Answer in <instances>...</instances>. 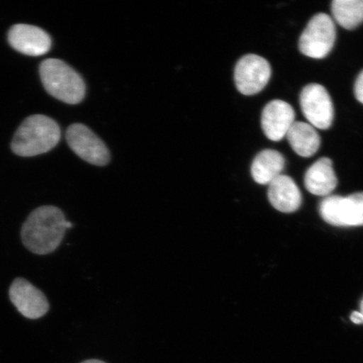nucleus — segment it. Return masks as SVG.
Listing matches in <instances>:
<instances>
[{"mask_svg": "<svg viewBox=\"0 0 363 363\" xmlns=\"http://www.w3.org/2000/svg\"><path fill=\"white\" fill-rule=\"evenodd\" d=\"M72 224L60 208L45 206L35 208L22 225L21 240L30 252L47 255L60 246L67 229Z\"/></svg>", "mask_w": 363, "mask_h": 363, "instance_id": "f257e3e1", "label": "nucleus"}, {"mask_svg": "<svg viewBox=\"0 0 363 363\" xmlns=\"http://www.w3.org/2000/svg\"><path fill=\"white\" fill-rule=\"evenodd\" d=\"M57 122L43 115L29 116L13 136L11 148L18 156L34 157L51 151L60 140Z\"/></svg>", "mask_w": 363, "mask_h": 363, "instance_id": "f03ea898", "label": "nucleus"}, {"mask_svg": "<svg viewBox=\"0 0 363 363\" xmlns=\"http://www.w3.org/2000/svg\"><path fill=\"white\" fill-rule=\"evenodd\" d=\"M40 76L45 89L58 101L69 104L83 101L86 93L84 82L66 62L47 59L40 66Z\"/></svg>", "mask_w": 363, "mask_h": 363, "instance_id": "7ed1b4c3", "label": "nucleus"}, {"mask_svg": "<svg viewBox=\"0 0 363 363\" xmlns=\"http://www.w3.org/2000/svg\"><path fill=\"white\" fill-rule=\"evenodd\" d=\"M337 39L335 21L328 13L313 16L298 40V49L303 55L322 59L328 57Z\"/></svg>", "mask_w": 363, "mask_h": 363, "instance_id": "20e7f679", "label": "nucleus"}, {"mask_svg": "<svg viewBox=\"0 0 363 363\" xmlns=\"http://www.w3.org/2000/svg\"><path fill=\"white\" fill-rule=\"evenodd\" d=\"M320 215L326 223L338 227L363 225V192L347 196L330 195L320 203Z\"/></svg>", "mask_w": 363, "mask_h": 363, "instance_id": "39448f33", "label": "nucleus"}, {"mask_svg": "<svg viewBox=\"0 0 363 363\" xmlns=\"http://www.w3.org/2000/svg\"><path fill=\"white\" fill-rule=\"evenodd\" d=\"M303 115L308 123L320 130H328L334 121V106L328 91L320 84L306 86L299 96Z\"/></svg>", "mask_w": 363, "mask_h": 363, "instance_id": "423d86ee", "label": "nucleus"}, {"mask_svg": "<svg viewBox=\"0 0 363 363\" xmlns=\"http://www.w3.org/2000/svg\"><path fill=\"white\" fill-rule=\"evenodd\" d=\"M269 62L256 54H247L235 67V84L240 94L254 95L260 93L271 79Z\"/></svg>", "mask_w": 363, "mask_h": 363, "instance_id": "0eeeda50", "label": "nucleus"}, {"mask_svg": "<svg viewBox=\"0 0 363 363\" xmlns=\"http://www.w3.org/2000/svg\"><path fill=\"white\" fill-rule=\"evenodd\" d=\"M66 138L72 151L90 164L103 167L110 162V152L106 144L89 127L72 125L68 127Z\"/></svg>", "mask_w": 363, "mask_h": 363, "instance_id": "6e6552de", "label": "nucleus"}, {"mask_svg": "<svg viewBox=\"0 0 363 363\" xmlns=\"http://www.w3.org/2000/svg\"><path fill=\"white\" fill-rule=\"evenodd\" d=\"M9 294L13 305L27 319H40L49 311L45 295L25 279L13 280Z\"/></svg>", "mask_w": 363, "mask_h": 363, "instance_id": "1a4fd4ad", "label": "nucleus"}, {"mask_svg": "<svg viewBox=\"0 0 363 363\" xmlns=\"http://www.w3.org/2000/svg\"><path fill=\"white\" fill-rule=\"evenodd\" d=\"M9 43L25 55L38 57L48 53L52 47V39L38 26L18 24L13 26L8 33Z\"/></svg>", "mask_w": 363, "mask_h": 363, "instance_id": "9d476101", "label": "nucleus"}, {"mask_svg": "<svg viewBox=\"0 0 363 363\" xmlns=\"http://www.w3.org/2000/svg\"><path fill=\"white\" fill-rule=\"evenodd\" d=\"M295 122V112L287 102L274 99L263 108L261 125L263 133L272 142H279L286 138Z\"/></svg>", "mask_w": 363, "mask_h": 363, "instance_id": "9b49d317", "label": "nucleus"}, {"mask_svg": "<svg viewBox=\"0 0 363 363\" xmlns=\"http://www.w3.org/2000/svg\"><path fill=\"white\" fill-rule=\"evenodd\" d=\"M267 196L272 206L283 213H293L302 203V194L292 178L280 175L269 184Z\"/></svg>", "mask_w": 363, "mask_h": 363, "instance_id": "f8f14e48", "label": "nucleus"}, {"mask_svg": "<svg viewBox=\"0 0 363 363\" xmlns=\"http://www.w3.org/2000/svg\"><path fill=\"white\" fill-rule=\"evenodd\" d=\"M303 180L308 191L317 196H330L338 184L333 161L328 157H321L313 163Z\"/></svg>", "mask_w": 363, "mask_h": 363, "instance_id": "ddd939ff", "label": "nucleus"}, {"mask_svg": "<svg viewBox=\"0 0 363 363\" xmlns=\"http://www.w3.org/2000/svg\"><path fill=\"white\" fill-rule=\"evenodd\" d=\"M285 158L275 150L266 149L257 154L252 163L251 174L256 183L269 185L282 175Z\"/></svg>", "mask_w": 363, "mask_h": 363, "instance_id": "4468645a", "label": "nucleus"}, {"mask_svg": "<svg viewBox=\"0 0 363 363\" xmlns=\"http://www.w3.org/2000/svg\"><path fill=\"white\" fill-rule=\"evenodd\" d=\"M290 147L298 156L311 157L319 151L321 140L314 126L303 121H295L286 135Z\"/></svg>", "mask_w": 363, "mask_h": 363, "instance_id": "2eb2a0df", "label": "nucleus"}, {"mask_svg": "<svg viewBox=\"0 0 363 363\" xmlns=\"http://www.w3.org/2000/svg\"><path fill=\"white\" fill-rule=\"evenodd\" d=\"M331 13L333 21L343 28L356 29L363 23V0H334Z\"/></svg>", "mask_w": 363, "mask_h": 363, "instance_id": "dca6fc26", "label": "nucleus"}, {"mask_svg": "<svg viewBox=\"0 0 363 363\" xmlns=\"http://www.w3.org/2000/svg\"><path fill=\"white\" fill-rule=\"evenodd\" d=\"M354 94L357 101L363 104V70L357 76L354 84Z\"/></svg>", "mask_w": 363, "mask_h": 363, "instance_id": "f3484780", "label": "nucleus"}, {"mask_svg": "<svg viewBox=\"0 0 363 363\" xmlns=\"http://www.w3.org/2000/svg\"><path fill=\"white\" fill-rule=\"evenodd\" d=\"M351 320L354 324H363V317L359 311H354L351 315Z\"/></svg>", "mask_w": 363, "mask_h": 363, "instance_id": "a211bd4d", "label": "nucleus"}, {"mask_svg": "<svg viewBox=\"0 0 363 363\" xmlns=\"http://www.w3.org/2000/svg\"><path fill=\"white\" fill-rule=\"evenodd\" d=\"M81 363H106V362H104L103 361L98 360V359H90V360L84 361Z\"/></svg>", "mask_w": 363, "mask_h": 363, "instance_id": "6ab92c4d", "label": "nucleus"}, {"mask_svg": "<svg viewBox=\"0 0 363 363\" xmlns=\"http://www.w3.org/2000/svg\"><path fill=\"white\" fill-rule=\"evenodd\" d=\"M363 317V299L361 302V305H360V311H359Z\"/></svg>", "mask_w": 363, "mask_h": 363, "instance_id": "aec40b11", "label": "nucleus"}]
</instances>
